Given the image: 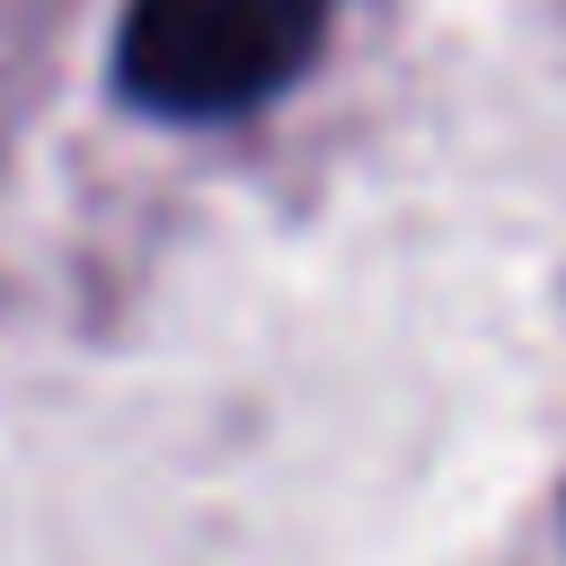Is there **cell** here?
<instances>
[{
    "label": "cell",
    "mask_w": 566,
    "mask_h": 566,
    "mask_svg": "<svg viewBox=\"0 0 566 566\" xmlns=\"http://www.w3.org/2000/svg\"><path fill=\"white\" fill-rule=\"evenodd\" d=\"M336 0H133L115 35V88L168 124H221L292 88Z\"/></svg>",
    "instance_id": "cell-1"
}]
</instances>
